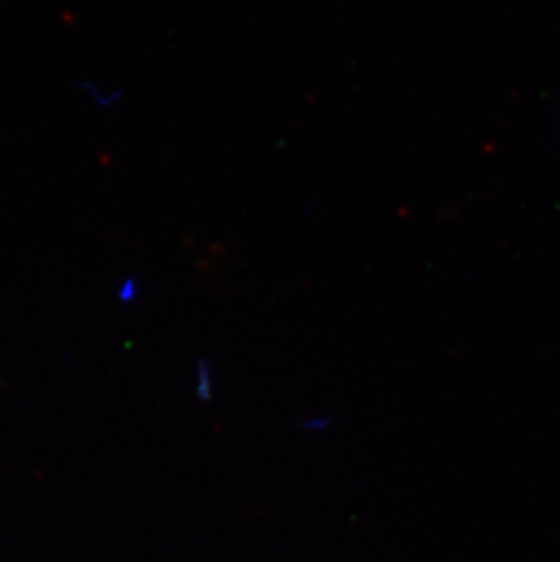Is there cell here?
Instances as JSON below:
<instances>
[{
	"mask_svg": "<svg viewBox=\"0 0 560 562\" xmlns=\"http://www.w3.org/2000/svg\"><path fill=\"white\" fill-rule=\"evenodd\" d=\"M116 293H119V301L121 303H133L138 295L137 279H124Z\"/></svg>",
	"mask_w": 560,
	"mask_h": 562,
	"instance_id": "6da1fadb",
	"label": "cell"
}]
</instances>
